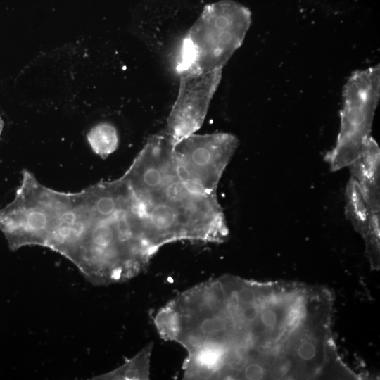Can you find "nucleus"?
<instances>
[{
	"mask_svg": "<svg viewBox=\"0 0 380 380\" xmlns=\"http://www.w3.org/2000/svg\"><path fill=\"white\" fill-rule=\"evenodd\" d=\"M325 287L224 275L191 296V332L212 349L217 379H322L337 356Z\"/></svg>",
	"mask_w": 380,
	"mask_h": 380,
	"instance_id": "f257e3e1",
	"label": "nucleus"
},
{
	"mask_svg": "<svg viewBox=\"0 0 380 380\" xmlns=\"http://www.w3.org/2000/svg\"><path fill=\"white\" fill-rule=\"evenodd\" d=\"M172 148L166 132L152 135L122 176L151 246L157 252L178 241H225L229 229L217 194L197 191L180 179Z\"/></svg>",
	"mask_w": 380,
	"mask_h": 380,
	"instance_id": "f03ea898",
	"label": "nucleus"
},
{
	"mask_svg": "<svg viewBox=\"0 0 380 380\" xmlns=\"http://www.w3.org/2000/svg\"><path fill=\"white\" fill-rule=\"evenodd\" d=\"M87 190L89 221L68 259L93 284L127 281L144 270L156 253L146 239L132 194L122 177Z\"/></svg>",
	"mask_w": 380,
	"mask_h": 380,
	"instance_id": "7ed1b4c3",
	"label": "nucleus"
},
{
	"mask_svg": "<svg viewBox=\"0 0 380 380\" xmlns=\"http://www.w3.org/2000/svg\"><path fill=\"white\" fill-rule=\"evenodd\" d=\"M251 15L248 8L233 0L205 5L180 42L179 75L223 69L243 44Z\"/></svg>",
	"mask_w": 380,
	"mask_h": 380,
	"instance_id": "20e7f679",
	"label": "nucleus"
},
{
	"mask_svg": "<svg viewBox=\"0 0 380 380\" xmlns=\"http://www.w3.org/2000/svg\"><path fill=\"white\" fill-rule=\"evenodd\" d=\"M342 96L336 141L324 156L333 172L348 167L371 137L380 98L379 65L353 72L343 86Z\"/></svg>",
	"mask_w": 380,
	"mask_h": 380,
	"instance_id": "39448f33",
	"label": "nucleus"
},
{
	"mask_svg": "<svg viewBox=\"0 0 380 380\" xmlns=\"http://www.w3.org/2000/svg\"><path fill=\"white\" fill-rule=\"evenodd\" d=\"M239 146L227 132L195 133L173 144L175 167L180 179L191 189L216 194L222 175Z\"/></svg>",
	"mask_w": 380,
	"mask_h": 380,
	"instance_id": "423d86ee",
	"label": "nucleus"
},
{
	"mask_svg": "<svg viewBox=\"0 0 380 380\" xmlns=\"http://www.w3.org/2000/svg\"><path fill=\"white\" fill-rule=\"evenodd\" d=\"M222 69L179 76L177 99L167 119L166 133L173 144L202 126L222 79Z\"/></svg>",
	"mask_w": 380,
	"mask_h": 380,
	"instance_id": "0eeeda50",
	"label": "nucleus"
},
{
	"mask_svg": "<svg viewBox=\"0 0 380 380\" xmlns=\"http://www.w3.org/2000/svg\"><path fill=\"white\" fill-rule=\"evenodd\" d=\"M373 213L380 212V149L371 136L358 156L348 166Z\"/></svg>",
	"mask_w": 380,
	"mask_h": 380,
	"instance_id": "6e6552de",
	"label": "nucleus"
},
{
	"mask_svg": "<svg viewBox=\"0 0 380 380\" xmlns=\"http://www.w3.org/2000/svg\"><path fill=\"white\" fill-rule=\"evenodd\" d=\"M358 183L350 177L345 191V215L362 238L368 233L374 214Z\"/></svg>",
	"mask_w": 380,
	"mask_h": 380,
	"instance_id": "1a4fd4ad",
	"label": "nucleus"
},
{
	"mask_svg": "<svg viewBox=\"0 0 380 380\" xmlns=\"http://www.w3.org/2000/svg\"><path fill=\"white\" fill-rule=\"evenodd\" d=\"M153 348L149 343L133 358L119 368L99 376L102 379H148L150 360Z\"/></svg>",
	"mask_w": 380,
	"mask_h": 380,
	"instance_id": "9d476101",
	"label": "nucleus"
},
{
	"mask_svg": "<svg viewBox=\"0 0 380 380\" xmlns=\"http://www.w3.org/2000/svg\"><path fill=\"white\" fill-rule=\"evenodd\" d=\"M87 140L92 151L103 158L113 153L119 143L116 128L106 122L94 125L87 134Z\"/></svg>",
	"mask_w": 380,
	"mask_h": 380,
	"instance_id": "9b49d317",
	"label": "nucleus"
},
{
	"mask_svg": "<svg viewBox=\"0 0 380 380\" xmlns=\"http://www.w3.org/2000/svg\"><path fill=\"white\" fill-rule=\"evenodd\" d=\"M379 213H374L369 230L363 238L365 242L366 255L373 269L379 268Z\"/></svg>",
	"mask_w": 380,
	"mask_h": 380,
	"instance_id": "f8f14e48",
	"label": "nucleus"
},
{
	"mask_svg": "<svg viewBox=\"0 0 380 380\" xmlns=\"http://www.w3.org/2000/svg\"><path fill=\"white\" fill-rule=\"evenodd\" d=\"M3 127H4V122H3V120H2L1 118L0 117V135H1V132H2Z\"/></svg>",
	"mask_w": 380,
	"mask_h": 380,
	"instance_id": "ddd939ff",
	"label": "nucleus"
}]
</instances>
